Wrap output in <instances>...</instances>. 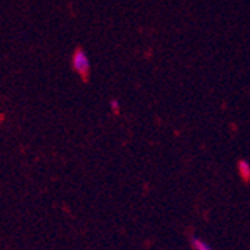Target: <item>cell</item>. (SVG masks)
<instances>
[{
	"instance_id": "1",
	"label": "cell",
	"mask_w": 250,
	"mask_h": 250,
	"mask_svg": "<svg viewBox=\"0 0 250 250\" xmlns=\"http://www.w3.org/2000/svg\"><path fill=\"white\" fill-rule=\"evenodd\" d=\"M71 64H72V69L81 77V80L84 83H87L90 80V74H92V64H90V59H88L87 53L81 47H77L74 50L72 57H71Z\"/></svg>"
},
{
	"instance_id": "2",
	"label": "cell",
	"mask_w": 250,
	"mask_h": 250,
	"mask_svg": "<svg viewBox=\"0 0 250 250\" xmlns=\"http://www.w3.org/2000/svg\"><path fill=\"white\" fill-rule=\"evenodd\" d=\"M237 168H238L240 177H241L244 181H250V164L246 161V159H241V161H238Z\"/></svg>"
},
{
	"instance_id": "3",
	"label": "cell",
	"mask_w": 250,
	"mask_h": 250,
	"mask_svg": "<svg viewBox=\"0 0 250 250\" xmlns=\"http://www.w3.org/2000/svg\"><path fill=\"white\" fill-rule=\"evenodd\" d=\"M190 243H192L193 250H214L207 241H204V240H201V238H196V237H193Z\"/></svg>"
},
{
	"instance_id": "4",
	"label": "cell",
	"mask_w": 250,
	"mask_h": 250,
	"mask_svg": "<svg viewBox=\"0 0 250 250\" xmlns=\"http://www.w3.org/2000/svg\"><path fill=\"white\" fill-rule=\"evenodd\" d=\"M109 105H111V108H112V112H114V114H119V112H120V104H119L116 99H112V101L109 102Z\"/></svg>"
}]
</instances>
